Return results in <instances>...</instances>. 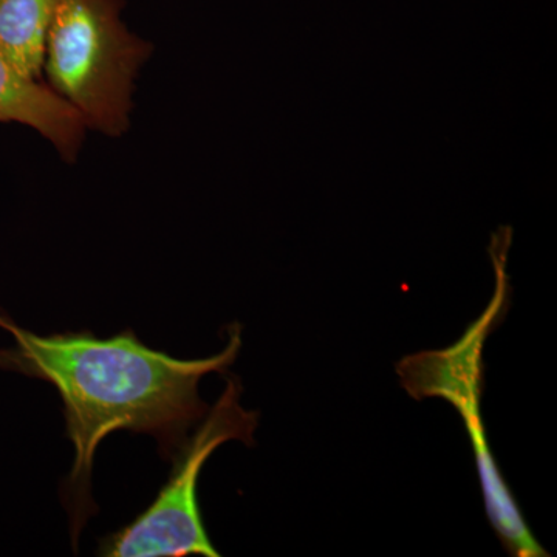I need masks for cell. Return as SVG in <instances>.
I'll return each mask as SVG.
<instances>
[{
	"mask_svg": "<svg viewBox=\"0 0 557 557\" xmlns=\"http://www.w3.org/2000/svg\"><path fill=\"white\" fill-rule=\"evenodd\" d=\"M0 329L14 346L0 350V369L46 381L64 406L65 435L75 460L61 483L73 552L81 531L98 507L91 497V472L98 446L112 432L148 434L160 456L172 460L193 429L207 416L199 384L208 373H226L242 347L239 324L228 327V346L214 357L177 359L153 350L126 329L100 339L89 332L36 335L0 310Z\"/></svg>",
	"mask_w": 557,
	"mask_h": 557,
	"instance_id": "1",
	"label": "cell"
},
{
	"mask_svg": "<svg viewBox=\"0 0 557 557\" xmlns=\"http://www.w3.org/2000/svg\"><path fill=\"white\" fill-rule=\"evenodd\" d=\"M124 0H61L44 54L47 87L108 137L129 131L132 94L152 54L121 21Z\"/></svg>",
	"mask_w": 557,
	"mask_h": 557,
	"instance_id": "2",
	"label": "cell"
},
{
	"mask_svg": "<svg viewBox=\"0 0 557 557\" xmlns=\"http://www.w3.org/2000/svg\"><path fill=\"white\" fill-rule=\"evenodd\" d=\"M511 233L509 226L498 228L487 248L496 270V293L485 313L469 327L456 346L405 358L398 362L397 373L413 398L442 397L460 412L478 461L487 518L511 555L537 557L547 556V553L531 534L515 497L498 472L487 445L485 424L480 417L483 344L508 306L507 256Z\"/></svg>",
	"mask_w": 557,
	"mask_h": 557,
	"instance_id": "3",
	"label": "cell"
},
{
	"mask_svg": "<svg viewBox=\"0 0 557 557\" xmlns=\"http://www.w3.org/2000/svg\"><path fill=\"white\" fill-rule=\"evenodd\" d=\"M225 383L215 405L172 458L174 469L159 496L126 527L101 539L98 556H219L209 541L197 497L201 469L223 443L239 440L247 446L255 445L259 424V413L240 405V381L228 376Z\"/></svg>",
	"mask_w": 557,
	"mask_h": 557,
	"instance_id": "4",
	"label": "cell"
},
{
	"mask_svg": "<svg viewBox=\"0 0 557 557\" xmlns=\"http://www.w3.org/2000/svg\"><path fill=\"white\" fill-rule=\"evenodd\" d=\"M30 127L49 139L62 160L73 163L83 146L87 127L67 102L44 81L22 76L0 50V124Z\"/></svg>",
	"mask_w": 557,
	"mask_h": 557,
	"instance_id": "5",
	"label": "cell"
},
{
	"mask_svg": "<svg viewBox=\"0 0 557 557\" xmlns=\"http://www.w3.org/2000/svg\"><path fill=\"white\" fill-rule=\"evenodd\" d=\"M61 0H0V50L22 76L42 81L51 21Z\"/></svg>",
	"mask_w": 557,
	"mask_h": 557,
	"instance_id": "6",
	"label": "cell"
}]
</instances>
